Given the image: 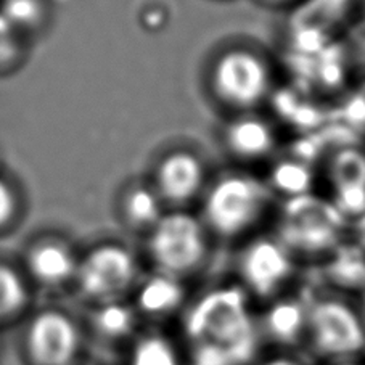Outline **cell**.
<instances>
[{
  "instance_id": "1",
  "label": "cell",
  "mask_w": 365,
  "mask_h": 365,
  "mask_svg": "<svg viewBox=\"0 0 365 365\" xmlns=\"http://www.w3.org/2000/svg\"><path fill=\"white\" fill-rule=\"evenodd\" d=\"M188 365H248L257 349V330L247 292L214 288L190 306L182 322Z\"/></svg>"
},
{
  "instance_id": "2",
  "label": "cell",
  "mask_w": 365,
  "mask_h": 365,
  "mask_svg": "<svg viewBox=\"0 0 365 365\" xmlns=\"http://www.w3.org/2000/svg\"><path fill=\"white\" fill-rule=\"evenodd\" d=\"M270 203V187L248 174H229L207 192L205 217L222 237H235L259 221Z\"/></svg>"
},
{
  "instance_id": "3",
  "label": "cell",
  "mask_w": 365,
  "mask_h": 365,
  "mask_svg": "<svg viewBox=\"0 0 365 365\" xmlns=\"http://www.w3.org/2000/svg\"><path fill=\"white\" fill-rule=\"evenodd\" d=\"M83 348L81 327L58 309L37 312L21 338V356L26 365H74L83 361Z\"/></svg>"
},
{
  "instance_id": "4",
  "label": "cell",
  "mask_w": 365,
  "mask_h": 365,
  "mask_svg": "<svg viewBox=\"0 0 365 365\" xmlns=\"http://www.w3.org/2000/svg\"><path fill=\"white\" fill-rule=\"evenodd\" d=\"M212 86L224 103L248 111L267 97L272 86V69L255 50L232 48L214 65Z\"/></svg>"
},
{
  "instance_id": "5",
  "label": "cell",
  "mask_w": 365,
  "mask_h": 365,
  "mask_svg": "<svg viewBox=\"0 0 365 365\" xmlns=\"http://www.w3.org/2000/svg\"><path fill=\"white\" fill-rule=\"evenodd\" d=\"M343 219L335 206L319 198H289L282 212L279 238L288 250L314 253L331 248L341 230Z\"/></svg>"
},
{
  "instance_id": "6",
  "label": "cell",
  "mask_w": 365,
  "mask_h": 365,
  "mask_svg": "<svg viewBox=\"0 0 365 365\" xmlns=\"http://www.w3.org/2000/svg\"><path fill=\"white\" fill-rule=\"evenodd\" d=\"M150 248L163 272L179 275L197 267L205 257V230L190 214H168L153 227Z\"/></svg>"
},
{
  "instance_id": "7",
  "label": "cell",
  "mask_w": 365,
  "mask_h": 365,
  "mask_svg": "<svg viewBox=\"0 0 365 365\" xmlns=\"http://www.w3.org/2000/svg\"><path fill=\"white\" fill-rule=\"evenodd\" d=\"M314 346L325 356L357 354L365 346V330L351 307L338 299H322L307 311Z\"/></svg>"
},
{
  "instance_id": "8",
  "label": "cell",
  "mask_w": 365,
  "mask_h": 365,
  "mask_svg": "<svg viewBox=\"0 0 365 365\" xmlns=\"http://www.w3.org/2000/svg\"><path fill=\"white\" fill-rule=\"evenodd\" d=\"M135 261L128 250L105 245L79 264L76 277L86 297L103 304L121 299L135 279Z\"/></svg>"
},
{
  "instance_id": "9",
  "label": "cell",
  "mask_w": 365,
  "mask_h": 365,
  "mask_svg": "<svg viewBox=\"0 0 365 365\" xmlns=\"http://www.w3.org/2000/svg\"><path fill=\"white\" fill-rule=\"evenodd\" d=\"M293 253L279 237H259L243 250L240 274L248 292L270 298L293 275Z\"/></svg>"
},
{
  "instance_id": "10",
  "label": "cell",
  "mask_w": 365,
  "mask_h": 365,
  "mask_svg": "<svg viewBox=\"0 0 365 365\" xmlns=\"http://www.w3.org/2000/svg\"><path fill=\"white\" fill-rule=\"evenodd\" d=\"M203 178V166L197 156L185 152L174 153L158 169L160 192L171 201H185L197 195Z\"/></svg>"
},
{
  "instance_id": "11",
  "label": "cell",
  "mask_w": 365,
  "mask_h": 365,
  "mask_svg": "<svg viewBox=\"0 0 365 365\" xmlns=\"http://www.w3.org/2000/svg\"><path fill=\"white\" fill-rule=\"evenodd\" d=\"M225 143L238 158L261 160L272 153L275 132L267 121L257 116H240L225 129Z\"/></svg>"
},
{
  "instance_id": "12",
  "label": "cell",
  "mask_w": 365,
  "mask_h": 365,
  "mask_svg": "<svg viewBox=\"0 0 365 365\" xmlns=\"http://www.w3.org/2000/svg\"><path fill=\"white\" fill-rule=\"evenodd\" d=\"M78 262L61 243H42L29 255V270L37 282L55 287L78 274Z\"/></svg>"
},
{
  "instance_id": "13",
  "label": "cell",
  "mask_w": 365,
  "mask_h": 365,
  "mask_svg": "<svg viewBox=\"0 0 365 365\" xmlns=\"http://www.w3.org/2000/svg\"><path fill=\"white\" fill-rule=\"evenodd\" d=\"M124 365H188L185 352L173 338L148 331L132 339Z\"/></svg>"
},
{
  "instance_id": "14",
  "label": "cell",
  "mask_w": 365,
  "mask_h": 365,
  "mask_svg": "<svg viewBox=\"0 0 365 365\" xmlns=\"http://www.w3.org/2000/svg\"><path fill=\"white\" fill-rule=\"evenodd\" d=\"M184 294V287L178 275L161 272L150 277L138 289V309L152 317L168 316L182 304Z\"/></svg>"
},
{
  "instance_id": "15",
  "label": "cell",
  "mask_w": 365,
  "mask_h": 365,
  "mask_svg": "<svg viewBox=\"0 0 365 365\" xmlns=\"http://www.w3.org/2000/svg\"><path fill=\"white\" fill-rule=\"evenodd\" d=\"M93 329L102 338L119 341L128 338L135 329V312L121 299L103 303L93 316Z\"/></svg>"
},
{
  "instance_id": "16",
  "label": "cell",
  "mask_w": 365,
  "mask_h": 365,
  "mask_svg": "<svg viewBox=\"0 0 365 365\" xmlns=\"http://www.w3.org/2000/svg\"><path fill=\"white\" fill-rule=\"evenodd\" d=\"M29 293L21 275L0 264V325L16 319L28 306Z\"/></svg>"
},
{
  "instance_id": "17",
  "label": "cell",
  "mask_w": 365,
  "mask_h": 365,
  "mask_svg": "<svg viewBox=\"0 0 365 365\" xmlns=\"http://www.w3.org/2000/svg\"><path fill=\"white\" fill-rule=\"evenodd\" d=\"M331 174L336 187L346 195L362 193L365 188V158L354 150H348L333 161Z\"/></svg>"
},
{
  "instance_id": "18",
  "label": "cell",
  "mask_w": 365,
  "mask_h": 365,
  "mask_svg": "<svg viewBox=\"0 0 365 365\" xmlns=\"http://www.w3.org/2000/svg\"><path fill=\"white\" fill-rule=\"evenodd\" d=\"M125 214L129 221L135 225H155L160 222L161 205L153 190L145 187H138L130 190L125 198Z\"/></svg>"
},
{
  "instance_id": "19",
  "label": "cell",
  "mask_w": 365,
  "mask_h": 365,
  "mask_svg": "<svg viewBox=\"0 0 365 365\" xmlns=\"http://www.w3.org/2000/svg\"><path fill=\"white\" fill-rule=\"evenodd\" d=\"M307 314L297 303H283L275 306L267 316V327L280 339H293L298 335Z\"/></svg>"
},
{
  "instance_id": "20",
  "label": "cell",
  "mask_w": 365,
  "mask_h": 365,
  "mask_svg": "<svg viewBox=\"0 0 365 365\" xmlns=\"http://www.w3.org/2000/svg\"><path fill=\"white\" fill-rule=\"evenodd\" d=\"M39 4L37 0H5L2 15L11 26L15 24H31L39 16Z\"/></svg>"
},
{
  "instance_id": "21",
  "label": "cell",
  "mask_w": 365,
  "mask_h": 365,
  "mask_svg": "<svg viewBox=\"0 0 365 365\" xmlns=\"http://www.w3.org/2000/svg\"><path fill=\"white\" fill-rule=\"evenodd\" d=\"M275 180L280 187L294 197H301L304 193V185L309 184V175L299 165H282L275 174Z\"/></svg>"
},
{
  "instance_id": "22",
  "label": "cell",
  "mask_w": 365,
  "mask_h": 365,
  "mask_svg": "<svg viewBox=\"0 0 365 365\" xmlns=\"http://www.w3.org/2000/svg\"><path fill=\"white\" fill-rule=\"evenodd\" d=\"M15 212V195L7 182L0 179V227L7 224Z\"/></svg>"
},
{
  "instance_id": "23",
  "label": "cell",
  "mask_w": 365,
  "mask_h": 365,
  "mask_svg": "<svg viewBox=\"0 0 365 365\" xmlns=\"http://www.w3.org/2000/svg\"><path fill=\"white\" fill-rule=\"evenodd\" d=\"M11 24L0 15V58H5L11 53Z\"/></svg>"
},
{
  "instance_id": "24",
  "label": "cell",
  "mask_w": 365,
  "mask_h": 365,
  "mask_svg": "<svg viewBox=\"0 0 365 365\" xmlns=\"http://www.w3.org/2000/svg\"><path fill=\"white\" fill-rule=\"evenodd\" d=\"M266 365H299V364L294 361H289V359H275V361H270Z\"/></svg>"
},
{
  "instance_id": "25",
  "label": "cell",
  "mask_w": 365,
  "mask_h": 365,
  "mask_svg": "<svg viewBox=\"0 0 365 365\" xmlns=\"http://www.w3.org/2000/svg\"><path fill=\"white\" fill-rule=\"evenodd\" d=\"M264 2L269 4V5H282V4L289 2V0H264Z\"/></svg>"
},
{
  "instance_id": "26",
  "label": "cell",
  "mask_w": 365,
  "mask_h": 365,
  "mask_svg": "<svg viewBox=\"0 0 365 365\" xmlns=\"http://www.w3.org/2000/svg\"><path fill=\"white\" fill-rule=\"evenodd\" d=\"M74 365H92V364H87V362H84V361H79L78 364H74Z\"/></svg>"
},
{
  "instance_id": "27",
  "label": "cell",
  "mask_w": 365,
  "mask_h": 365,
  "mask_svg": "<svg viewBox=\"0 0 365 365\" xmlns=\"http://www.w3.org/2000/svg\"><path fill=\"white\" fill-rule=\"evenodd\" d=\"M344 365H352V364H344Z\"/></svg>"
}]
</instances>
